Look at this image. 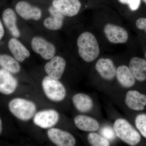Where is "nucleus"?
<instances>
[{
	"label": "nucleus",
	"instance_id": "obj_1",
	"mask_svg": "<svg viewBox=\"0 0 146 146\" xmlns=\"http://www.w3.org/2000/svg\"><path fill=\"white\" fill-rule=\"evenodd\" d=\"M79 54L85 62H92L98 57L100 48L96 36L89 32H85L77 40Z\"/></svg>",
	"mask_w": 146,
	"mask_h": 146
},
{
	"label": "nucleus",
	"instance_id": "obj_2",
	"mask_svg": "<svg viewBox=\"0 0 146 146\" xmlns=\"http://www.w3.org/2000/svg\"><path fill=\"white\" fill-rule=\"evenodd\" d=\"M114 129L116 136L129 145H136L141 141L139 132L124 119L116 120L114 124Z\"/></svg>",
	"mask_w": 146,
	"mask_h": 146
},
{
	"label": "nucleus",
	"instance_id": "obj_3",
	"mask_svg": "<svg viewBox=\"0 0 146 146\" xmlns=\"http://www.w3.org/2000/svg\"><path fill=\"white\" fill-rule=\"evenodd\" d=\"M9 108L14 116L23 121L31 119L36 109V105L33 102L20 98L11 100L9 104Z\"/></svg>",
	"mask_w": 146,
	"mask_h": 146
},
{
	"label": "nucleus",
	"instance_id": "obj_4",
	"mask_svg": "<svg viewBox=\"0 0 146 146\" xmlns=\"http://www.w3.org/2000/svg\"><path fill=\"white\" fill-rule=\"evenodd\" d=\"M42 88L49 99L54 102L63 100L66 95V89L58 80L49 76L45 77L42 82Z\"/></svg>",
	"mask_w": 146,
	"mask_h": 146
},
{
	"label": "nucleus",
	"instance_id": "obj_5",
	"mask_svg": "<svg viewBox=\"0 0 146 146\" xmlns=\"http://www.w3.org/2000/svg\"><path fill=\"white\" fill-rule=\"evenodd\" d=\"M32 48L35 52L45 60H50L54 56L56 48L50 42L41 36H36L32 39Z\"/></svg>",
	"mask_w": 146,
	"mask_h": 146
},
{
	"label": "nucleus",
	"instance_id": "obj_6",
	"mask_svg": "<svg viewBox=\"0 0 146 146\" xmlns=\"http://www.w3.org/2000/svg\"><path fill=\"white\" fill-rule=\"evenodd\" d=\"M104 31L108 40L112 44H124L128 39V33L126 30L117 25L106 24L104 28Z\"/></svg>",
	"mask_w": 146,
	"mask_h": 146
},
{
	"label": "nucleus",
	"instance_id": "obj_7",
	"mask_svg": "<svg viewBox=\"0 0 146 146\" xmlns=\"http://www.w3.org/2000/svg\"><path fill=\"white\" fill-rule=\"evenodd\" d=\"M59 115L54 110H42L35 115L33 121L36 125L43 129L50 128L58 122Z\"/></svg>",
	"mask_w": 146,
	"mask_h": 146
},
{
	"label": "nucleus",
	"instance_id": "obj_8",
	"mask_svg": "<svg viewBox=\"0 0 146 146\" xmlns=\"http://www.w3.org/2000/svg\"><path fill=\"white\" fill-rule=\"evenodd\" d=\"M47 135L50 140L56 145H75V138L70 133L65 131L54 128H51L48 131Z\"/></svg>",
	"mask_w": 146,
	"mask_h": 146
},
{
	"label": "nucleus",
	"instance_id": "obj_9",
	"mask_svg": "<svg viewBox=\"0 0 146 146\" xmlns=\"http://www.w3.org/2000/svg\"><path fill=\"white\" fill-rule=\"evenodd\" d=\"M52 5L64 16L72 17L78 14L81 3L79 0H54Z\"/></svg>",
	"mask_w": 146,
	"mask_h": 146
},
{
	"label": "nucleus",
	"instance_id": "obj_10",
	"mask_svg": "<svg viewBox=\"0 0 146 146\" xmlns=\"http://www.w3.org/2000/svg\"><path fill=\"white\" fill-rule=\"evenodd\" d=\"M15 9L18 15L25 20L37 21L42 17V11L40 9L25 1L17 3Z\"/></svg>",
	"mask_w": 146,
	"mask_h": 146
},
{
	"label": "nucleus",
	"instance_id": "obj_11",
	"mask_svg": "<svg viewBox=\"0 0 146 146\" xmlns=\"http://www.w3.org/2000/svg\"><path fill=\"white\" fill-rule=\"evenodd\" d=\"M66 61L60 56H54L45 65V72L48 76L59 80L63 75L66 67Z\"/></svg>",
	"mask_w": 146,
	"mask_h": 146
},
{
	"label": "nucleus",
	"instance_id": "obj_12",
	"mask_svg": "<svg viewBox=\"0 0 146 146\" xmlns=\"http://www.w3.org/2000/svg\"><path fill=\"white\" fill-rule=\"evenodd\" d=\"M18 84L17 79L11 73L3 68L0 69V93L7 95L13 94Z\"/></svg>",
	"mask_w": 146,
	"mask_h": 146
},
{
	"label": "nucleus",
	"instance_id": "obj_13",
	"mask_svg": "<svg viewBox=\"0 0 146 146\" xmlns=\"http://www.w3.org/2000/svg\"><path fill=\"white\" fill-rule=\"evenodd\" d=\"M95 68L101 76L106 80H112L116 75L117 69L113 61L110 58L99 59Z\"/></svg>",
	"mask_w": 146,
	"mask_h": 146
},
{
	"label": "nucleus",
	"instance_id": "obj_14",
	"mask_svg": "<svg viewBox=\"0 0 146 146\" xmlns=\"http://www.w3.org/2000/svg\"><path fill=\"white\" fill-rule=\"evenodd\" d=\"M125 102L130 109L142 111L146 106V96L135 90L129 91L126 96Z\"/></svg>",
	"mask_w": 146,
	"mask_h": 146
},
{
	"label": "nucleus",
	"instance_id": "obj_15",
	"mask_svg": "<svg viewBox=\"0 0 146 146\" xmlns=\"http://www.w3.org/2000/svg\"><path fill=\"white\" fill-rule=\"evenodd\" d=\"M48 11L51 16L45 19L44 26L50 30L60 29L63 27L65 16L52 5L49 7Z\"/></svg>",
	"mask_w": 146,
	"mask_h": 146
},
{
	"label": "nucleus",
	"instance_id": "obj_16",
	"mask_svg": "<svg viewBox=\"0 0 146 146\" xmlns=\"http://www.w3.org/2000/svg\"><path fill=\"white\" fill-rule=\"evenodd\" d=\"M8 47L13 57L18 62H23L30 56L29 51L15 37L9 39Z\"/></svg>",
	"mask_w": 146,
	"mask_h": 146
},
{
	"label": "nucleus",
	"instance_id": "obj_17",
	"mask_svg": "<svg viewBox=\"0 0 146 146\" xmlns=\"http://www.w3.org/2000/svg\"><path fill=\"white\" fill-rule=\"evenodd\" d=\"M129 68L138 81L146 80V60L138 57L132 58L129 62Z\"/></svg>",
	"mask_w": 146,
	"mask_h": 146
},
{
	"label": "nucleus",
	"instance_id": "obj_18",
	"mask_svg": "<svg viewBox=\"0 0 146 146\" xmlns=\"http://www.w3.org/2000/svg\"><path fill=\"white\" fill-rule=\"evenodd\" d=\"M2 18L4 23L11 34L15 38L21 36V33L17 26V16L13 9H6L3 13Z\"/></svg>",
	"mask_w": 146,
	"mask_h": 146
},
{
	"label": "nucleus",
	"instance_id": "obj_19",
	"mask_svg": "<svg viewBox=\"0 0 146 146\" xmlns=\"http://www.w3.org/2000/svg\"><path fill=\"white\" fill-rule=\"evenodd\" d=\"M74 121L76 127L83 131H95L100 127L98 121L85 115H78L75 118Z\"/></svg>",
	"mask_w": 146,
	"mask_h": 146
},
{
	"label": "nucleus",
	"instance_id": "obj_20",
	"mask_svg": "<svg viewBox=\"0 0 146 146\" xmlns=\"http://www.w3.org/2000/svg\"><path fill=\"white\" fill-rule=\"evenodd\" d=\"M116 76L121 85L125 88H130L135 84V78L129 67L126 65H121L118 67Z\"/></svg>",
	"mask_w": 146,
	"mask_h": 146
},
{
	"label": "nucleus",
	"instance_id": "obj_21",
	"mask_svg": "<svg viewBox=\"0 0 146 146\" xmlns=\"http://www.w3.org/2000/svg\"><path fill=\"white\" fill-rule=\"evenodd\" d=\"M72 101L76 108L82 113L89 112L94 106L92 99L88 95L82 93H79L74 96Z\"/></svg>",
	"mask_w": 146,
	"mask_h": 146
},
{
	"label": "nucleus",
	"instance_id": "obj_22",
	"mask_svg": "<svg viewBox=\"0 0 146 146\" xmlns=\"http://www.w3.org/2000/svg\"><path fill=\"white\" fill-rule=\"evenodd\" d=\"M0 66L12 74H17L21 71V65L18 60L6 54H0Z\"/></svg>",
	"mask_w": 146,
	"mask_h": 146
},
{
	"label": "nucleus",
	"instance_id": "obj_23",
	"mask_svg": "<svg viewBox=\"0 0 146 146\" xmlns=\"http://www.w3.org/2000/svg\"><path fill=\"white\" fill-rule=\"evenodd\" d=\"M87 139L89 143L94 146H109L110 144L109 141L103 136L96 133L91 132L89 133Z\"/></svg>",
	"mask_w": 146,
	"mask_h": 146
},
{
	"label": "nucleus",
	"instance_id": "obj_24",
	"mask_svg": "<svg viewBox=\"0 0 146 146\" xmlns=\"http://www.w3.org/2000/svg\"><path fill=\"white\" fill-rule=\"evenodd\" d=\"M135 125L142 136L146 138V114L138 115L135 119Z\"/></svg>",
	"mask_w": 146,
	"mask_h": 146
},
{
	"label": "nucleus",
	"instance_id": "obj_25",
	"mask_svg": "<svg viewBox=\"0 0 146 146\" xmlns=\"http://www.w3.org/2000/svg\"><path fill=\"white\" fill-rule=\"evenodd\" d=\"M100 133L102 136L106 138L108 141H113L116 137L114 129L109 126H105L102 128Z\"/></svg>",
	"mask_w": 146,
	"mask_h": 146
},
{
	"label": "nucleus",
	"instance_id": "obj_26",
	"mask_svg": "<svg viewBox=\"0 0 146 146\" xmlns=\"http://www.w3.org/2000/svg\"><path fill=\"white\" fill-rule=\"evenodd\" d=\"M121 3L127 5L131 11L138 10L141 5V0H118Z\"/></svg>",
	"mask_w": 146,
	"mask_h": 146
},
{
	"label": "nucleus",
	"instance_id": "obj_27",
	"mask_svg": "<svg viewBox=\"0 0 146 146\" xmlns=\"http://www.w3.org/2000/svg\"><path fill=\"white\" fill-rule=\"evenodd\" d=\"M136 25L138 29L145 31L146 32V18H138L136 21Z\"/></svg>",
	"mask_w": 146,
	"mask_h": 146
},
{
	"label": "nucleus",
	"instance_id": "obj_28",
	"mask_svg": "<svg viewBox=\"0 0 146 146\" xmlns=\"http://www.w3.org/2000/svg\"><path fill=\"white\" fill-rule=\"evenodd\" d=\"M5 35V29L1 21L0 20V41L3 39Z\"/></svg>",
	"mask_w": 146,
	"mask_h": 146
},
{
	"label": "nucleus",
	"instance_id": "obj_29",
	"mask_svg": "<svg viewBox=\"0 0 146 146\" xmlns=\"http://www.w3.org/2000/svg\"><path fill=\"white\" fill-rule=\"evenodd\" d=\"M2 122L1 119L0 118V134L1 133L2 131Z\"/></svg>",
	"mask_w": 146,
	"mask_h": 146
},
{
	"label": "nucleus",
	"instance_id": "obj_30",
	"mask_svg": "<svg viewBox=\"0 0 146 146\" xmlns=\"http://www.w3.org/2000/svg\"><path fill=\"white\" fill-rule=\"evenodd\" d=\"M143 1L146 4V0H143Z\"/></svg>",
	"mask_w": 146,
	"mask_h": 146
},
{
	"label": "nucleus",
	"instance_id": "obj_31",
	"mask_svg": "<svg viewBox=\"0 0 146 146\" xmlns=\"http://www.w3.org/2000/svg\"><path fill=\"white\" fill-rule=\"evenodd\" d=\"M145 57H146V52L145 53Z\"/></svg>",
	"mask_w": 146,
	"mask_h": 146
}]
</instances>
